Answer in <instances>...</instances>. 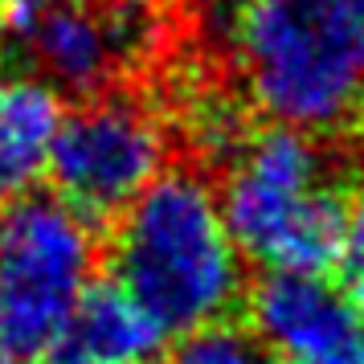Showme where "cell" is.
<instances>
[{"label": "cell", "mask_w": 364, "mask_h": 364, "mask_svg": "<svg viewBox=\"0 0 364 364\" xmlns=\"http://www.w3.org/2000/svg\"><path fill=\"white\" fill-rule=\"evenodd\" d=\"M99 9L107 17V25H111V37H115L127 66L156 50V41H160L156 0H99Z\"/></svg>", "instance_id": "cell-12"}, {"label": "cell", "mask_w": 364, "mask_h": 364, "mask_svg": "<svg viewBox=\"0 0 364 364\" xmlns=\"http://www.w3.org/2000/svg\"><path fill=\"white\" fill-rule=\"evenodd\" d=\"M168 364H266V348L254 340V331L217 319V323L184 331Z\"/></svg>", "instance_id": "cell-11"}, {"label": "cell", "mask_w": 364, "mask_h": 364, "mask_svg": "<svg viewBox=\"0 0 364 364\" xmlns=\"http://www.w3.org/2000/svg\"><path fill=\"white\" fill-rule=\"evenodd\" d=\"M115 270L164 331L225 319L242 299V250L221 217V197L200 172H160L123 209Z\"/></svg>", "instance_id": "cell-2"}, {"label": "cell", "mask_w": 364, "mask_h": 364, "mask_svg": "<svg viewBox=\"0 0 364 364\" xmlns=\"http://www.w3.org/2000/svg\"><path fill=\"white\" fill-rule=\"evenodd\" d=\"M230 50L282 127L340 132L364 111V0H233Z\"/></svg>", "instance_id": "cell-1"}, {"label": "cell", "mask_w": 364, "mask_h": 364, "mask_svg": "<svg viewBox=\"0 0 364 364\" xmlns=\"http://www.w3.org/2000/svg\"><path fill=\"white\" fill-rule=\"evenodd\" d=\"M25 41L46 82L74 95L102 90L115 78V70L127 66L99 0H53Z\"/></svg>", "instance_id": "cell-8"}, {"label": "cell", "mask_w": 364, "mask_h": 364, "mask_svg": "<svg viewBox=\"0 0 364 364\" xmlns=\"http://www.w3.org/2000/svg\"><path fill=\"white\" fill-rule=\"evenodd\" d=\"M360 315L352 311L340 287L323 274L299 270H266L250 291V328L254 340L270 352L287 356L291 364H307L331 356L352 344L360 328Z\"/></svg>", "instance_id": "cell-6"}, {"label": "cell", "mask_w": 364, "mask_h": 364, "mask_svg": "<svg viewBox=\"0 0 364 364\" xmlns=\"http://www.w3.org/2000/svg\"><path fill=\"white\" fill-rule=\"evenodd\" d=\"M21 193H25V181H21V176L4 164V160H0V209H4L9 200H17Z\"/></svg>", "instance_id": "cell-16"}, {"label": "cell", "mask_w": 364, "mask_h": 364, "mask_svg": "<svg viewBox=\"0 0 364 364\" xmlns=\"http://www.w3.org/2000/svg\"><path fill=\"white\" fill-rule=\"evenodd\" d=\"M53 0H0V25L13 29L17 37H29V29L37 25V17L50 9Z\"/></svg>", "instance_id": "cell-14"}, {"label": "cell", "mask_w": 364, "mask_h": 364, "mask_svg": "<svg viewBox=\"0 0 364 364\" xmlns=\"http://www.w3.org/2000/svg\"><path fill=\"white\" fill-rule=\"evenodd\" d=\"M168 160V132L148 102L127 95L90 99L66 115L50 148L58 197L90 213H123Z\"/></svg>", "instance_id": "cell-5"}, {"label": "cell", "mask_w": 364, "mask_h": 364, "mask_svg": "<svg viewBox=\"0 0 364 364\" xmlns=\"http://www.w3.org/2000/svg\"><path fill=\"white\" fill-rule=\"evenodd\" d=\"M164 336L123 282H90L46 356L50 364H148Z\"/></svg>", "instance_id": "cell-7"}, {"label": "cell", "mask_w": 364, "mask_h": 364, "mask_svg": "<svg viewBox=\"0 0 364 364\" xmlns=\"http://www.w3.org/2000/svg\"><path fill=\"white\" fill-rule=\"evenodd\" d=\"M99 237L62 197H17L0 209V344L46 352L95 282Z\"/></svg>", "instance_id": "cell-4"}, {"label": "cell", "mask_w": 364, "mask_h": 364, "mask_svg": "<svg viewBox=\"0 0 364 364\" xmlns=\"http://www.w3.org/2000/svg\"><path fill=\"white\" fill-rule=\"evenodd\" d=\"M217 197L233 246L266 270L323 274L336 266L348 200L328 184V156L311 132L279 123L250 135Z\"/></svg>", "instance_id": "cell-3"}, {"label": "cell", "mask_w": 364, "mask_h": 364, "mask_svg": "<svg viewBox=\"0 0 364 364\" xmlns=\"http://www.w3.org/2000/svg\"><path fill=\"white\" fill-rule=\"evenodd\" d=\"M0 364H29L25 356H9V360H0Z\"/></svg>", "instance_id": "cell-17"}, {"label": "cell", "mask_w": 364, "mask_h": 364, "mask_svg": "<svg viewBox=\"0 0 364 364\" xmlns=\"http://www.w3.org/2000/svg\"><path fill=\"white\" fill-rule=\"evenodd\" d=\"M336 274H340V291L352 303V311L364 315V188L344 209V237H340V254H336Z\"/></svg>", "instance_id": "cell-13"}, {"label": "cell", "mask_w": 364, "mask_h": 364, "mask_svg": "<svg viewBox=\"0 0 364 364\" xmlns=\"http://www.w3.org/2000/svg\"><path fill=\"white\" fill-rule=\"evenodd\" d=\"M4 86H9V74H4V70H0V90H4Z\"/></svg>", "instance_id": "cell-18"}, {"label": "cell", "mask_w": 364, "mask_h": 364, "mask_svg": "<svg viewBox=\"0 0 364 364\" xmlns=\"http://www.w3.org/2000/svg\"><path fill=\"white\" fill-rule=\"evenodd\" d=\"M62 123L66 111L58 86L46 78H9L0 90V160L29 184L50 160Z\"/></svg>", "instance_id": "cell-9"}, {"label": "cell", "mask_w": 364, "mask_h": 364, "mask_svg": "<svg viewBox=\"0 0 364 364\" xmlns=\"http://www.w3.org/2000/svg\"><path fill=\"white\" fill-rule=\"evenodd\" d=\"M307 364H364V336H356V340H352V344H344L340 352L319 356V360H307Z\"/></svg>", "instance_id": "cell-15"}, {"label": "cell", "mask_w": 364, "mask_h": 364, "mask_svg": "<svg viewBox=\"0 0 364 364\" xmlns=\"http://www.w3.org/2000/svg\"><path fill=\"white\" fill-rule=\"evenodd\" d=\"M250 135H254L250 132V119L233 99H225V95H200V99L193 102L188 139L197 144L200 156L233 164V160L242 156V148L250 144Z\"/></svg>", "instance_id": "cell-10"}]
</instances>
